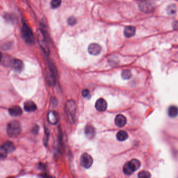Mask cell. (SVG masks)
Instances as JSON below:
<instances>
[{
  "mask_svg": "<svg viewBox=\"0 0 178 178\" xmlns=\"http://www.w3.org/2000/svg\"><path fill=\"white\" fill-rule=\"evenodd\" d=\"M21 132V126L18 121L13 120L8 124L7 133L11 138H16Z\"/></svg>",
  "mask_w": 178,
  "mask_h": 178,
  "instance_id": "1",
  "label": "cell"
},
{
  "mask_svg": "<svg viewBox=\"0 0 178 178\" xmlns=\"http://www.w3.org/2000/svg\"><path fill=\"white\" fill-rule=\"evenodd\" d=\"M141 166L140 161L136 159H132L131 161L126 163L123 167V171L126 175H131L135 171L140 168Z\"/></svg>",
  "mask_w": 178,
  "mask_h": 178,
  "instance_id": "2",
  "label": "cell"
},
{
  "mask_svg": "<svg viewBox=\"0 0 178 178\" xmlns=\"http://www.w3.org/2000/svg\"><path fill=\"white\" fill-rule=\"evenodd\" d=\"M21 36L26 43L32 45L34 43V38L32 31L26 24H24L21 29Z\"/></svg>",
  "mask_w": 178,
  "mask_h": 178,
  "instance_id": "3",
  "label": "cell"
},
{
  "mask_svg": "<svg viewBox=\"0 0 178 178\" xmlns=\"http://www.w3.org/2000/svg\"><path fill=\"white\" fill-rule=\"evenodd\" d=\"M65 110L69 120L72 122H74L77 111V106L75 101L68 100L65 105Z\"/></svg>",
  "mask_w": 178,
  "mask_h": 178,
  "instance_id": "4",
  "label": "cell"
},
{
  "mask_svg": "<svg viewBox=\"0 0 178 178\" xmlns=\"http://www.w3.org/2000/svg\"><path fill=\"white\" fill-rule=\"evenodd\" d=\"M37 40H38L39 44L40 45V47H41V49L44 52L46 53V54H49V47H48L46 42L44 34H43L41 31H37Z\"/></svg>",
  "mask_w": 178,
  "mask_h": 178,
  "instance_id": "5",
  "label": "cell"
},
{
  "mask_svg": "<svg viewBox=\"0 0 178 178\" xmlns=\"http://www.w3.org/2000/svg\"><path fill=\"white\" fill-rule=\"evenodd\" d=\"M93 160L92 157L89 154L84 153L80 157V165L84 168L88 169L92 166Z\"/></svg>",
  "mask_w": 178,
  "mask_h": 178,
  "instance_id": "6",
  "label": "cell"
},
{
  "mask_svg": "<svg viewBox=\"0 0 178 178\" xmlns=\"http://www.w3.org/2000/svg\"><path fill=\"white\" fill-rule=\"evenodd\" d=\"M139 8L144 13H151L155 9V4L150 1H143L139 4Z\"/></svg>",
  "mask_w": 178,
  "mask_h": 178,
  "instance_id": "7",
  "label": "cell"
},
{
  "mask_svg": "<svg viewBox=\"0 0 178 178\" xmlns=\"http://www.w3.org/2000/svg\"><path fill=\"white\" fill-rule=\"evenodd\" d=\"M102 51V47L97 43H92L88 47V52L92 55L97 56L100 54Z\"/></svg>",
  "mask_w": 178,
  "mask_h": 178,
  "instance_id": "8",
  "label": "cell"
},
{
  "mask_svg": "<svg viewBox=\"0 0 178 178\" xmlns=\"http://www.w3.org/2000/svg\"><path fill=\"white\" fill-rule=\"evenodd\" d=\"M95 108L100 112H104L107 108V103L104 99L100 98L97 100Z\"/></svg>",
  "mask_w": 178,
  "mask_h": 178,
  "instance_id": "9",
  "label": "cell"
},
{
  "mask_svg": "<svg viewBox=\"0 0 178 178\" xmlns=\"http://www.w3.org/2000/svg\"><path fill=\"white\" fill-rule=\"evenodd\" d=\"M115 123L117 127H124L127 123V119L125 116L119 114L116 117Z\"/></svg>",
  "mask_w": 178,
  "mask_h": 178,
  "instance_id": "10",
  "label": "cell"
},
{
  "mask_svg": "<svg viewBox=\"0 0 178 178\" xmlns=\"http://www.w3.org/2000/svg\"><path fill=\"white\" fill-rule=\"evenodd\" d=\"M48 120L52 125L56 124L59 120V115L56 112L51 111L48 114Z\"/></svg>",
  "mask_w": 178,
  "mask_h": 178,
  "instance_id": "11",
  "label": "cell"
},
{
  "mask_svg": "<svg viewBox=\"0 0 178 178\" xmlns=\"http://www.w3.org/2000/svg\"><path fill=\"white\" fill-rule=\"evenodd\" d=\"M24 109L26 112H34L37 109V106L35 103L31 100L27 101L24 103Z\"/></svg>",
  "mask_w": 178,
  "mask_h": 178,
  "instance_id": "12",
  "label": "cell"
},
{
  "mask_svg": "<svg viewBox=\"0 0 178 178\" xmlns=\"http://www.w3.org/2000/svg\"><path fill=\"white\" fill-rule=\"evenodd\" d=\"M11 67H13L14 70L17 72H21L24 69V63L20 59H14Z\"/></svg>",
  "mask_w": 178,
  "mask_h": 178,
  "instance_id": "13",
  "label": "cell"
},
{
  "mask_svg": "<svg viewBox=\"0 0 178 178\" xmlns=\"http://www.w3.org/2000/svg\"><path fill=\"white\" fill-rule=\"evenodd\" d=\"M10 115L13 117L19 116L22 114L21 108L18 106H13L8 110Z\"/></svg>",
  "mask_w": 178,
  "mask_h": 178,
  "instance_id": "14",
  "label": "cell"
},
{
  "mask_svg": "<svg viewBox=\"0 0 178 178\" xmlns=\"http://www.w3.org/2000/svg\"><path fill=\"white\" fill-rule=\"evenodd\" d=\"M136 29L133 26H127L126 27L124 30V34L126 37L130 38L133 36L135 33Z\"/></svg>",
  "mask_w": 178,
  "mask_h": 178,
  "instance_id": "15",
  "label": "cell"
},
{
  "mask_svg": "<svg viewBox=\"0 0 178 178\" xmlns=\"http://www.w3.org/2000/svg\"><path fill=\"white\" fill-rule=\"evenodd\" d=\"M8 154L11 153L15 150V146L13 142L6 141L2 145Z\"/></svg>",
  "mask_w": 178,
  "mask_h": 178,
  "instance_id": "16",
  "label": "cell"
},
{
  "mask_svg": "<svg viewBox=\"0 0 178 178\" xmlns=\"http://www.w3.org/2000/svg\"><path fill=\"white\" fill-rule=\"evenodd\" d=\"M84 132L86 136L89 138H93L95 133L94 128L91 126H87L85 127Z\"/></svg>",
  "mask_w": 178,
  "mask_h": 178,
  "instance_id": "17",
  "label": "cell"
},
{
  "mask_svg": "<svg viewBox=\"0 0 178 178\" xmlns=\"http://www.w3.org/2000/svg\"><path fill=\"white\" fill-rule=\"evenodd\" d=\"M168 115L170 117L175 118L178 115V108L176 106H171L168 109Z\"/></svg>",
  "mask_w": 178,
  "mask_h": 178,
  "instance_id": "18",
  "label": "cell"
},
{
  "mask_svg": "<svg viewBox=\"0 0 178 178\" xmlns=\"http://www.w3.org/2000/svg\"><path fill=\"white\" fill-rule=\"evenodd\" d=\"M116 137L118 140L121 142V141L126 140L128 138V135L126 131L120 130L117 133Z\"/></svg>",
  "mask_w": 178,
  "mask_h": 178,
  "instance_id": "19",
  "label": "cell"
},
{
  "mask_svg": "<svg viewBox=\"0 0 178 178\" xmlns=\"http://www.w3.org/2000/svg\"><path fill=\"white\" fill-rule=\"evenodd\" d=\"M132 76V73L130 70L129 69H126L121 72V77L124 80L129 79Z\"/></svg>",
  "mask_w": 178,
  "mask_h": 178,
  "instance_id": "20",
  "label": "cell"
},
{
  "mask_svg": "<svg viewBox=\"0 0 178 178\" xmlns=\"http://www.w3.org/2000/svg\"><path fill=\"white\" fill-rule=\"evenodd\" d=\"M138 178H151V174L148 171L143 170L138 173Z\"/></svg>",
  "mask_w": 178,
  "mask_h": 178,
  "instance_id": "21",
  "label": "cell"
},
{
  "mask_svg": "<svg viewBox=\"0 0 178 178\" xmlns=\"http://www.w3.org/2000/svg\"><path fill=\"white\" fill-rule=\"evenodd\" d=\"M176 6L174 4H171L167 8V13L169 15H173L176 13Z\"/></svg>",
  "mask_w": 178,
  "mask_h": 178,
  "instance_id": "22",
  "label": "cell"
},
{
  "mask_svg": "<svg viewBox=\"0 0 178 178\" xmlns=\"http://www.w3.org/2000/svg\"><path fill=\"white\" fill-rule=\"evenodd\" d=\"M8 154L3 146H0V161L5 159Z\"/></svg>",
  "mask_w": 178,
  "mask_h": 178,
  "instance_id": "23",
  "label": "cell"
},
{
  "mask_svg": "<svg viewBox=\"0 0 178 178\" xmlns=\"http://www.w3.org/2000/svg\"><path fill=\"white\" fill-rule=\"evenodd\" d=\"M62 0H52L51 6L53 8H57L61 5Z\"/></svg>",
  "mask_w": 178,
  "mask_h": 178,
  "instance_id": "24",
  "label": "cell"
},
{
  "mask_svg": "<svg viewBox=\"0 0 178 178\" xmlns=\"http://www.w3.org/2000/svg\"><path fill=\"white\" fill-rule=\"evenodd\" d=\"M67 23L70 26H74L77 23V20H76V18L75 17H69L68 19V21H67Z\"/></svg>",
  "mask_w": 178,
  "mask_h": 178,
  "instance_id": "25",
  "label": "cell"
},
{
  "mask_svg": "<svg viewBox=\"0 0 178 178\" xmlns=\"http://www.w3.org/2000/svg\"><path fill=\"white\" fill-rule=\"evenodd\" d=\"M82 95L84 97H87L90 95V91L87 89H84L82 91Z\"/></svg>",
  "mask_w": 178,
  "mask_h": 178,
  "instance_id": "26",
  "label": "cell"
},
{
  "mask_svg": "<svg viewBox=\"0 0 178 178\" xmlns=\"http://www.w3.org/2000/svg\"><path fill=\"white\" fill-rule=\"evenodd\" d=\"M49 131L48 130H46V138L44 139V144L46 145L47 144V142H48V140H49Z\"/></svg>",
  "mask_w": 178,
  "mask_h": 178,
  "instance_id": "27",
  "label": "cell"
},
{
  "mask_svg": "<svg viewBox=\"0 0 178 178\" xmlns=\"http://www.w3.org/2000/svg\"><path fill=\"white\" fill-rule=\"evenodd\" d=\"M173 28L175 29H178V21H175L173 24Z\"/></svg>",
  "mask_w": 178,
  "mask_h": 178,
  "instance_id": "28",
  "label": "cell"
},
{
  "mask_svg": "<svg viewBox=\"0 0 178 178\" xmlns=\"http://www.w3.org/2000/svg\"><path fill=\"white\" fill-rule=\"evenodd\" d=\"M2 57H3V56H2V54H1V53L0 52V61L2 60Z\"/></svg>",
  "mask_w": 178,
  "mask_h": 178,
  "instance_id": "29",
  "label": "cell"
}]
</instances>
